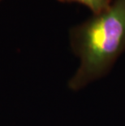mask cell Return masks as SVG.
<instances>
[{
    "label": "cell",
    "instance_id": "obj_2",
    "mask_svg": "<svg viewBox=\"0 0 125 126\" xmlns=\"http://www.w3.org/2000/svg\"><path fill=\"white\" fill-rule=\"evenodd\" d=\"M62 2H75L86 7L92 14H98L107 9L112 0H58Z\"/></svg>",
    "mask_w": 125,
    "mask_h": 126
},
{
    "label": "cell",
    "instance_id": "obj_1",
    "mask_svg": "<svg viewBox=\"0 0 125 126\" xmlns=\"http://www.w3.org/2000/svg\"><path fill=\"white\" fill-rule=\"evenodd\" d=\"M69 38L79 66L68 87L77 91L107 74L125 51V0H112L107 9L74 26Z\"/></svg>",
    "mask_w": 125,
    "mask_h": 126
}]
</instances>
